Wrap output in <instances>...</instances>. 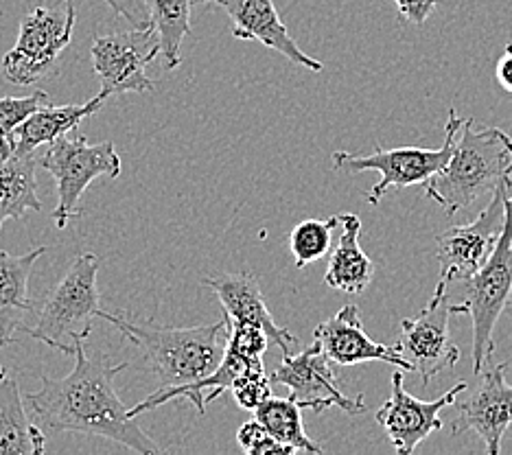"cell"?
<instances>
[{"label": "cell", "instance_id": "7c38bea8", "mask_svg": "<svg viewBox=\"0 0 512 455\" xmlns=\"http://www.w3.org/2000/svg\"><path fill=\"white\" fill-rule=\"evenodd\" d=\"M333 366L335 364L324 355L320 344L313 342V346L302 353L283 355L281 366L272 372V383L285 385L289 396L302 410L322 414L327 407H340L346 414H364V396L359 394L357 399H348L340 388Z\"/></svg>", "mask_w": 512, "mask_h": 455}, {"label": "cell", "instance_id": "30bf717a", "mask_svg": "<svg viewBox=\"0 0 512 455\" xmlns=\"http://www.w3.org/2000/svg\"><path fill=\"white\" fill-rule=\"evenodd\" d=\"M510 186L512 180L499 184L491 195V202L471 224L453 226L436 237L440 263L438 280L442 283H453V280L467 283L491 256L506 224V195Z\"/></svg>", "mask_w": 512, "mask_h": 455}, {"label": "cell", "instance_id": "d4e9b609", "mask_svg": "<svg viewBox=\"0 0 512 455\" xmlns=\"http://www.w3.org/2000/svg\"><path fill=\"white\" fill-rule=\"evenodd\" d=\"M340 226V217L331 219H307L289 232V250L296 261L298 270L320 261L331 250L333 228Z\"/></svg>", "mask_w": 512, "mask_h": 455}, {"label": "cell", "instance_id": "ffe728a7", "mask_svg": "<svg viewBox=\"0 0 512 455\" xmlns=\"http://www.w3.org/2000/svg\"><path fill=\"white\" fill-rule=\"evenodd\" d=\"M110 99L108 92H99L86 103H71V105H42L40 110L33 112L29 119L16 130L14 147L20 151H36L42 145H51L53 140L75 132L79 123L88 116L97 114L103 103Z\"/></svg>", "mask_w": 512, "mask_h": 455}, {"label": "cell", "instance_id": "7a4b0ae2", "mask_svg": "<svg viewBox=\"0 0 512 455\" xmlns=\"http://www.w3.org/2000/svg\"><path fill=\"white\" fill-rule=\"evenodd\" d=\"M99 318L108 320L141 348L160 388H178L200 381L219 368L228 346V320L202 326H165L151 318H136L127 311H103Z\"/></svg>", "mask_w": 512, "mask_h": 455}, {"label": "cell", "instance_id": "603a6c76", "mask_svg": "<svg viewBox=\"0 0 512 455\" xmlns=\"http://www.w3.org/2000/svg\"><path fill=\"white\" fill-rule=\"evenodd\" d=\"M195 0H149L151 20L160 38V55L167 70H176L182 62V42L191 35V7Z\"/></svg>", "mask_w": 512, "mask_h": 455}, {"label": "cell", "instance_id": "9c48e42d", "mask_svg": "<svg viewBox=\"0 0 512 455\" xmlns=\"http://www.w3.org/2000/svg\"><path fill=\"white\" fill-rule=\"evenodd\" d=\"M160 55L156 27L134 29L125 33L97 35L92 42V70L101 81V90L114 95L156 90L147 66Z\"/></svg>", "mask_w": 512, "mask_h": 455}, {"label": "cell", "instance_id": "7402d4cb", "mask_svg": "<svg viewBox=\"0 0 512 455\" xmlns=\"http://www.w3.org/2000/svg\"><path fill=\"white\" fill-rule=\"evenodd\" d=\"M46 436L25 412L16 379H0V455H42Z\"/></svg>", "mask_w": 512, "mask_h": 455}, {"label": "cell", "instance_id": "9a60e30c", "mask_svg": "<svg viewBox=\"0 0 512 455\" xmlns=\"http://www.w3.org/2000/svg\"><path fill=\"white\" fill-rule=\"evenodd\" d=\"M313 342H318L335 366H357L366 361H386L403 372H414L412 361L401 353V346H386L372 342L357 305H346L333 318L318 324L313 331Z\"/></svg>", "mask_w": 512, "mask_h": 455}, {"label": "cell", "instance_id": "4dcf8cb0", "mask_svg": "<svg viewBox=\"0 0 512 455\" xmlns=\"http://www.w3.org/2000/svg\"><path fill=\"white\" fill-rule=\"evenodd\" d=\"M495 77L506 92H512V44H508L495 64Z\"/></svg>", "mask_w": 512, "mask_h": 455}, {"label": "cell", "instance_id": "ba28073f", "mask_svg": "<svg viewBox=\"0 0 512 455\" xmlns=\"http://www.w3.org/2000/svg\"><path fill=\"white\" fill-rule=\"evenodd\" d=\"M75 0L33 7L20 20L16 46L3 57V77L14 86H33L51 73L68 49L75 29Z\"/></svg>", "mask_w": 512, "mask_h": 455}, {"label": "cell", "instance_id": "f1b7e54d", "mask_svg": "<svg viewBox=\"0 0 512 455\" xmlns=\"http://www.w3.org/2000/svg\"><path fill=\"white\" fill-rule=\"evenodd\" d=\"M103 3H108L116 14L130 22L134 29L154 27L149 0H103Z\"/></svg>", "mask_w": 512, "mask_h": 455}, {"label": "cell", "instance_id": "f546056e", "mask_svg": "<svg viewBox=\"0 0 512 455\" xmlns=\"http://www.w3.org/2000/svg\"><path fill=\"white\" fill-rule=\"evenodd\" d=\"M438 0H394L401 18H405L412 25H423V22L432 16Z\"/></svg>", "mask_w": 512, "mask_h": 455}, {"label": "cell", "instance_id": "44dd1931", "mask_svg": "<svg viewBox=\"0 0 512 455\" xmlns=\"http://www.w3.org/2000/svg\"><path fill=\"white\" fill-rule=\"evenodd\" d=\"M36 165L31 151L0 149V228L7 219H22L29 210L38 213Z\"/></svg>", "mask_w": 512, "mask_h": 455}, {"label": "cell", "instance_id": "ac0fdd59", "mask_svg": "<svg viewBox=\"0 0 512 455\" xmlns=\"http://www.w3.org/2000/svg\"><path fill=\"white\" fill-rule=\"evenodd\" d=\"M44 254V245L20 256L0 250V348L14 344L16 331L25 329V318L33 307L29 276Z\"/></svg>", "mask_w": 512, "mask_h": 455}, {"label": "cell", "instance_id": "5bb4252c", "mask_svg": "<svg viewBox=\"0 0 512 455\" xmlns=\"http://www.w3.org/2000/svg\"><path fill=\"white\" fill-rule=\"evenodd\" d=\"M508 361L486 364L480 372V383L467 399L456 401L458 418L453 420V436L475 431L484 440L488 455H499L502 438L512 425V385L506 379Z\"/></svg>", "mask_w": 512, "mask_h": 455}, {"label": "cell", "instance_id": "83f0119b", "mask_svg": "<svg viewBox=\"0 0 512 455\" xmlns=\"http://www.w3.org/2000/svg\"><path fill=\"white\" fill-rule=\"evenodd\" d=\"M232 396L241 410L254 412L272 396V377L265 375V368H252L232 385Z\"/></svg>", "mask_w": 512, "mask_h": 455}, {"label": "cell", "instance_id": "5b68a950", "mask_svg": "<svg viewBox=\"0 0 512 455\" xmlns=\"http://www.w3.org/2000/svg\"><path fill=\"white\" fill-rule=\"evenodd\" d=\"M512 294V186L506 195V224L499 235L495 250L486 263L467 280V294L451 313L469 315L473 322V372L480 375L491 364L495 350V326L504 313Z\"/></svg>", "mask_w": 512, "mask_h": 455}, {"label": "cell", "instance_id": "8992f818", "mask_svg": "<svg viewBox=\"0 0 512 455\" xmlns=\"http://www.w3.org/2000/svg\"><path fill=\"white\" fill-rule=\"evenodd\" d=\"M460 127H462V119H458L456 110L451 108L447 125H445V143H442V147L381 149L377 145L372 154H348V151H335L333 169L346 171V173L377 171L381 178L366 195L368 204L377 206L383 200V195L390 193V189H405V186L425 184L429 178H434L440 169H445L453 154V145H456Z\"/></svg>", "mask_w": 512, "mask_h": 455}, {"label": "cell", "instance_id": "8fae6325", "mask_svg": "<svg viewBox=\"0 0 512 455\" xmlns=\"http://www.w3.org/2000/svg\"><path fill=\"white\" fill-rule=\"evenodd\" d=\"M447 287L449 283L438 280L427 307L416 318L401 320V353L412 361L414 372L421 375L423 383L432 381L442 370H451L462 357L449 333V318L453 313Z\"/></svg>", "mask_w": 512, "mask_h": 455}, {"label": "cell", "instance_id": "6da1fadb", "mask_svg": "<svg viewBox=\"0 0 512 455\" xmlns=\"http://www.w3.org/2000/svg\"><path fill=\"white\" fill-rule=\"evenodd\" d=\"M86 340H75V368L64 379L42 377V388L27 396L40 423L51 431L86 434L119 442L134 453H160L114 390V377L130 366L99 353L88 357Z\"/></svg>", "mask_w": 512, "mask_h": 455}, {"label": "cell", "instance_id": "1f68e13d", "mask_svg": "<svg viewBox=\"0 0 512 455\" xmlns=\"http://www.w3.org/2000/svg\"><path fill=\"white\" fill-rule=\"evenodd\" d=\"M0 379H5V370H3V366H0Z\"/></svg>", "mask_w": 512, "mask_h": 455}, {"label": "cell", "instance_id": "52a82bcc", "mask_svg": "<svg viewBox=\"0 0 512 455\" xmlns=\"http://www.w3.org/2000/svg\"><path fill=\"white\" fill-rule=\"evenodd\" d=\"M40 167L53 175L57 184V206L53 221L57 228H66L68 221L81 217L79 200L88 186L108 178L116 180L121 175V156L116 154L114 143L92 145L84 136H60L49 145L40 158Z\"/></svg>", "mask_w": 512, "mask_h": 455}, {"label": "cell", "instance_id": "e0dca14e", "mask_svg": "<svg viewBox=\"0 0 512 455\" xmlns=\"http://www.w3.org/2000/svg\"><path fill=\"white\" fill-rule=\"evenodd\" d=\"M202 285L211 289L219 298L221 307H224L226 315L232 322L252 324L259 326L270 340L283 350V355H292L294 346L298 344V337L289 333L287 329H281L272 318L270 309H267L263 300V291L259 285V278L250 272H237V274H221L202 278Z\"/></svg>", "mask_w": 512, "mask_h": 455}, {"label": "cell", "instance_id": "277c9868", "mask_svg": "<svg viewBox=\"0 0 512 455\" xmlns=\"http://www.w3.org/2000/svg\"><path fill=\"white\" fill-rule=\"evenodd\" d=\"M101 259L84 252L68 267L64 278L44 298L38 320L25 331L46 346L75 357V340H88L92 318H99L101 296L97 274Z\"/></svg>", "mask_w": 512, "mask_h": 455}, {"label": "cell", "instance_id": "2e32d148", "mask_svg": "<svg viewBox=\"0 0 512 455\" xmlns=\"http://www.w3.org/2000/svg\"><path fill=\"white\" fill-rule=\"evenodd\" d=\"M195 3L219 5L232 18V35L237 40H256L267 49L281 53L292 64L320 73L322 62L313 60L289 35L274 0H195Z\"/></svg>", "mask_w": 512, "mask_h": 455}, {"label": "cell", "instance_id": "4fadbf2b", "mask_svg": "<svg viewBox=\"0 0 512 455\" xmlns=\"http://www.w3.org/2000/svg\"><path fill=\"white\" fill-rule=\"evenodd\" d=\"M467 390L469 383L460 381L434 401L416 399V396L405 390L403 370L399 368L392 375L390 399L379 407L375 418L383 431H386L394 451L399 455H412L423 440H427L434 431H440L442 425H445L440 418L442 410L456 405L458 396Z\"/></svg>", "mask_w": 512, "mask_h": 455}, {"label": "cell", "instance_id": "484cf974", "mask_svg": "<svg viewBox=\"0 0 512 455\" xmlns=\"http://www.w3.org/2000/svg\"><path fill=\"white\" fill-rule=\"evenodd\" d=\"M46 103L49 95L44 90H33L27 97L0 99V149H14L18 127Z\"/></svg>", "mask_w": 512, "mask_h": 455}, {"label": "cell", "instance_id": "cb8c5ba5", "mask_svg": "<svg viewBox=\"0 0 512 455\" xmlns=\"http://www.w3.org/2000/svg\"><path fill=\"white\" fill-rule=\"evenodd\" d=\"M300 410L302 407L292 399V396H287V399L270 396L265 403L256 407L254 414L261 420L263 427L270 431L278 442H283V445L305 453H322V447H318L316 442L307 436L305 427H302Z\"/></svg>", "mask_w": 512, "mask_h": 455}, {"label": "cell", "instance_id": "4316f807", "mask_svg": "<svg viewBox=\"0 0 512 455\" xmlns=\"http://www.w3.org/2000/svg\"><path fill=\"white\" fill-rule=\"evenodd\" d=\"M239 447L250 455H292L296 453L294 447H287L283 442H278L270 431L263 427L259 418L248 420L237 431Z\"/></svg>", "mask_w": 512, "mask_h": 455}, {"label": "cell", "instance_id": "d6986e66", "mask_svg": "<svg viewBox=\"0 0 512 455\" xmlns=\"http://www.w3.org/2000/svg\"><path fill=\"white\" fill-rule=\"evenodd\" d=\"M340 241L331 252L327 274L324 283L331 289L344 291V294H362V291L372 283L375 276V263L359 245V235H362V219L353 213H342Z\"/></svg>", "mask_w": 512, "mask_h": 455}, {"label": "cell", "instance_id": "3957f363", "mask_svg": "<svg viewBox=\"0 0 512 455\" xmlns=\"http://www.w3.org/2000/svg\"><path fill=\"white\" fill-rule=\"evenodd\" d=\"M506 180H512V138L499 127H482L467 119L447 167L425 182V195L453 217Z\"/></svg>", "mask_w": 512, "mask_h": 455}]
</instances>
